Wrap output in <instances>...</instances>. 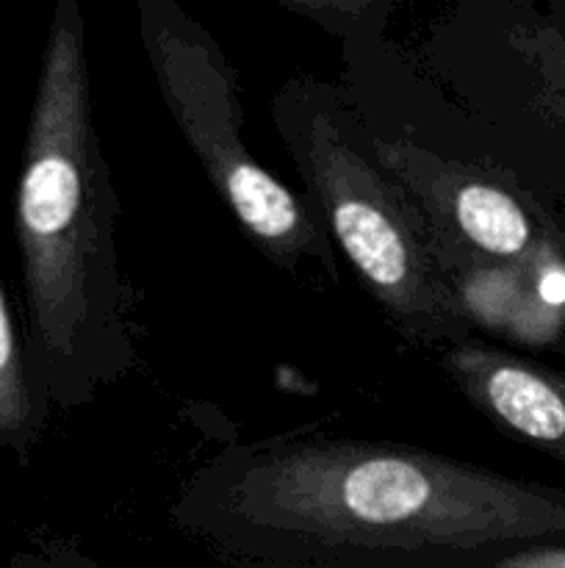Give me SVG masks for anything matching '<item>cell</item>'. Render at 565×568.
<instances>
[{
  "mask_svg": "<svg viewBox=\"0 0 565 568\" xmlns=\"http://www.w3.org/2000/svg\"><path fill=\"white\" fill-rule=\"evenodd\" d=\"M92 111L81 3L59 0L17 189L25 366L42 408H83L131 372L136 353L116 255L120 200Z\"/></svg>",
  "mask_w": 565,
  "mask_h": 568,
  "instance_id": "7a4b0ae2",
  "label": "cell"
},
{
  "mask_svg": "<svg viewBox=\"0 0 565 568\" xmlns=\"http://www.w3.org/2000/svg\"><path fill=\"white\" fill-rule=\"evenodd\" d=\"M170 521L244 564L499 566L565 536V494L413 444L297 430L194 466Z\"/></svg>",
  "mask_w": 565,
  "mask_h": 568,
  "instance_id": "6da1fadb",
  "label": "cell"
},
{
  "mask_svg": "<svg viewBox=\"0 0 565 568\" xmlns=\"http://www.w3.org/2000/svg\"><path fill=\"white\" fill-rule=\"evenodd\" d=\"M136 17L161 100L216 197L277 270L336 286V250L321 216L244 142L242 89L219 42L177 0H138Z\"/></svg>",
  "mask_w": 565,
  "mask_h": 568,
  "instance_id": "277c9868",
  "label": "cell"
},
{
  "mask_svg": "<svg viewBox=\"0 0 565 568\" xmlns=\"http://www.w3.org/2000/svg\"><path fill=\"white\" fill-rule=\"evenodd\" d=\"M419 192L413 194L421 209L438 205V216L452 222L465 244H474L493 258H518L532 242V227L524 209L493 183L452 172L438 164V175L419 172Z\"/></svg>",
  "mask_w": 565,
  "mask_h": 568,
  "instance_id": "5b68a950",
  "label": "cell"
},
{
  "mask_svg": "<svg viewBox=\"0 0 565 568\" xmlns=\"http://www.w3.org/2000/svg\"><path fill=\"white\" fill-rule=\"evenodd\" d=\"M288 11L294 14L310 17L314 22H319L321 28L332 33H347L349 22H363L366 17H371L374 11H386V3H363V0H349V3H341V0H305V3H294V0H286Z\"/></svg>",
  "mask_w": 565,
  "mask_h": 568,
  "instance_id": "52a82bcc",
  "label": "cell"
},
{
  "mask_svg": "<svg viewBox=\"0 0 565 568\" xmlns=\"http://www.w3.org/2000/svg\"><path fill=\"white\" fill-rule=\"evenodd\" d=\"M541 294L548 303H563L565 300V275L563 272H548L541 281Z\"/></svg>",
  "mask_w": 565,
  "mask_h": 568,
  "instance_id": "9c48e42d",
  "label": "cell"
},
{
  "mask_svg": "<svg viewBox=\"0 0 565 568\" xmlns=\"http://www.w3.org/2000/svg\"><path fill=\"white\" fill-rule=\"evenodd\" d=\"M42 405L28 377L9 305L0 292V453L25 455L37 444Z\"/></svg>",
  "mask_w": 565,
  "mask_h": 568,
  "instance_id": "8992f818",
  "label": "cell"
},
{
  "mask_svg": "<svg viewBox=\"0 0 565 568\" xmlns=\"http://www.w3.org/2000/svg\"><path fill=\"white\" fill-rule=\"evenodd\" d=\"M271 120L310 205L388 325L421 347L469 338L465 303L443 270L435 233L382 164L347 94L294 78L271 100Z\"/></svg>",
  "mask_w": 565,
  "mask_h": 568,
  "instance_id": "3957f363",
  "label": "cell"
},
{
  "mask_svg": "<svg viewBox=\"0 0 565 568\" xmlns=\"http://www.w3.org/2000/svg\"><path fill=\"white\" fill-rule=\"evenodd\" d=\"M496 568H565V549H543V552H521Z\"/></svg>",
  "mask_w": 565,
  "mask_h": 568,
  "instance_id": "ba28073f",
  "label": "cell"
}]
</instances>
